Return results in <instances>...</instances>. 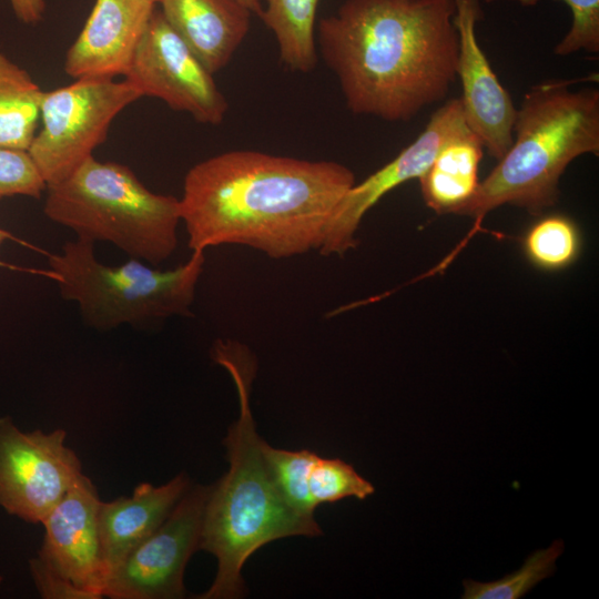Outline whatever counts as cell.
I'll return each instance as SVG.
<instances>
[{
  "label": "cell",
  "instance_id": "obj_12",
  "mask_svg": "<svg viewBox=\"0 0 599 599\" xmlns=\"http://www.w3.org/2000/svg\"><path fill=\"white\" fill-rule=\"evenodd\" d=\"M454 2V24L458 33L456 75L461 83L463 112L484 148L499 160L512 143L517 109L478 43L476 24L483 16L479 0Z\"/></svg>",
  "mask_w": 599,
  "mask_h": 599
},
{
  "label": "cell",
  "instance_id": "obj_25",
  "mask_svg": "<svg viewBox=\"0 0 599 599\" xmlns=\"http://www.w3.org/2000/svg\"><path fill=\"white\" fill-rule=\"evenodd\" d=\"M47 190L28 150L0 146V199L22 195L40 197Z\"/></svg>",
  "mask_w": 599,
  "mask_h": 599
},
{
  "label": "cell",
  "instance_id": "obj_31",
  "mask_svg": "<svg viewBox=\"0 0 599 599\" xmlns=\"http://www.w3.org/2000/svg\"><path fill=\"white\" fill-rule=\"evenodd\" d=\"M2 582V577L0 576V583Z\"/></svg>",
  "mask_w": 599,
  "mask_h": 599
},
{
  "label": "cell",
  "instance_id": "obj_14",
  "mask_svg": "<svg viewBox=\"0 0 599 599\" xmlns=\"http://www.w3.org/2000/svg\"><path fill=\"white\" fill-rule=\"evenodd\" d=\"M156 4L152 0H95L65 54L64 71L75 80L125 77Z\"/></svg>",
  "mask_w": 599,
  "mask_h": 599
},
{
  "label": "cell",
  "instance_id": "obj_22",
  "mask_svg": "<svg viewBox=\"0 0 599 599\" xmlns=\"http://www.w3.org/2000/svg\"><path fill=\"white\" fill-rule=\"evenodd\" d=\"M262 450L271 475L286 502L298 514L314 517L307 478L317 456L314 451L286 450L262 441Z\"/></svg>",
  "mask_w": 599,
  "mask_h": 599
},
{
  "label": "cell",
  "instance_id": "obj_20",
  "mask_svg": "<svg viewBox=\"0 0 599 599\" xmlns=\"http://www.w3.org/2000/svg\"><path fill=\"white\" fill-rule=\"evenodd\" d=\"M582 236L569 216L551 214L539 219L525 233L522 251L527 260L542 271L567 268L580 255Z\"/></svg>",
  "mask_w": 599,
  "mask_h": 599
},
{
  "label": "cell",
  "instance_id": "obj_19",
  "mask_svg": "<svg viewBox=\"0 0 599 599\" xmlns=\"http://www.w3.org/2000/svg\"><path fill=\"white\" fill-rule=\"evenodd\" d=\"M319 0H266L260 17L274 33L282 63L309 72L317 62L315 23Z\"/></svg>",
  "mask_w": 599,
  "mask_h": 599
},
{
  "label": "cell",
  "instance_id": "obj_11",
  "mask_svg": "<svg viewBox=\"0 0 599 599\" xmlns=\"http://www.w3.org/2000/svg\"><path fill=\"white\" fill-rule=\"evenodd\" d=\"M469 132L459 98L448 100L433 113L413 143L345 193L327 224L319 253L344 255L356 247V232L364 215L395 187L419 179L446 143Z\"/></svg>",
  "mask_w": 599,
  "mask_h": 599
},
{
  "label": "cell",
  "instance_id": "obj_16",
  "mask_svg": "<svg viewBox=\"0 0 599 599\" xmlns=\"http://www.w3.org/2000/svg\"><path fill=\"white\" fill-rule=\"evenodd\" d=\"M170 27L212 73L222 70L245 39L252 12L237 0H160Z\"/></svg>",
  "mask_w": 599,
  "mask_h": 599
},
{
  "label": "cell",
  "instance_id": "obj_23",
  "mask_svg": "<svg viewBox=\"0 0 599 599\" xmlns=\"http://www.w3.org/2000/svg\"><path fill=\"white\" fill-rule=\"evenodd\" d=\"M307 489L315 509L325 502L344 498L365 499L375 491L354 467L338 458L316 456L307 478Z\"/></svg>",
  "mask_w": 599,
  "mask_h": 599
},
{
  "label": "cell",
  "instance_id": "obj_24",
  "mask_svg": "<svg viewBox=\"0 0 599 599\" xmlns=\"http://www.w3.org/2000/svg\"><path fill=\"white\" fill-rule=\"evenodd\" d=\"M497 1V0H489ZM516 1L524 7L536 6L541 0H505ZM565 2L571 13L572 23L555 47L557 55L565 57L579 51L595 54L599 52V0H556Z\"/></svg>",
  "mask_w": 599,
  "mask_h": 599
},
{
  "label": "cell",
  "instance_id": "obj_29",
  "mask_svg": "<svg viewBox=\"0 0 599 599\" xmlns=\"http://www.w3.org/2000/svg\"><path fill=\"white\" fill-rule=\"evenodd\" d=\"M10 238H11L10 233H8L6 230L0 227V245Z\"/></svg>",
  "mask_w": 599,
  "mask_h": 599
},
{
  "label": "cell",
  "instance_id": "obj_26",
  "mask_svg": "<svg viewBox=\"0 0 599 599\" xmlns=\"http://www.w3.org/2000/svg\"><path fill=\"white\" fill-rule=\"evenodd\" d=\"M29 570L43 599H100L58 573L38 556L29 560Z\"/></svg>",
  "mask_w": 599,
  "mask_h": 599
},
{
  "label": "cell",
  "instance_id": "obj_5",
  "mask_svg": "<svg viewBox=\"0 0 599 599\" xmlns=\"http://www.w3.org/2000/svg\"><path fill=\"white\" fill-rule=\"evenodd\" d=\"M45 191L44 214L77 238L112 243L151 265L177 246L180 200L150 191L123 164L91 156Z\"/></svg>",
  "mask_w": 599,
  "mask_h": 599
},
{
  "label": "cell",
  "instance_id": "obj_3",
  "mask_svg": "<svg viewBox=\"0 0 599 599\" xmlns=\"http://www.w3.org/2000/svg\"><path fill=\"white\" fill-rule=\"evenodd\" d=\"M214 359L232 375L240 397V416L224 439L229 470L206 500L199 550L212 554L217 571L200 599H236L245 593L242 569L264 545L292 536H318L311 516L295 511L283 498L263 455L250 406L253 363L234 345L215 346Z\"/></svg>",
  "mask_w": 599,
  "mask_h": 599
},
{
  "label": "cell",
  "instance_id": "obj_21",
  "mask_svg": "<svg viewBox=\"0 0 599 599\" xmlns=\"http://www.w3.org/2000/svg\"><path fill=\"white\" fill-rule=\"evenodd\" d=\"M564 551V542L556 540L550 547L531 554L524 566L491 582L464 580L463 599H518L542 579L552 575L556 560Z\"/></svg>",
  "mask_w": 599,
  "mask_h": 599
},
{
  "label": "cell",
  "instance_id": "obj_7",
  "mask_svg": "<svg viewBox=\"0 0 599 599\" xmlns=\"http://www.w3.org/2000/svg\"><path fill=\"white\" fill-rule=\"evenodd\" d=\"M142 97L126 79L114 78L77 79L69 85L44 91L41 128L28 152L47 186L62 181L93 156L113 119Z\"/></svg>",
  "mask_w": 599,
  "mask_h": 599
},
{
  "label": "cell",
  "instance_id": "obj_27",
  "mask_svg": "<svg viewBox=\"0 0 599 599\" xmlns=\"http://www.w3.org/2000/svg\"><path fill=\"white\" fill-rule=\"evenodd\" d=\"M17 18L27 24H34L42 20L44 0H9Z\"/></svg>",
  "mask_w": 599,
  "mask_h": 599
},
{
  "label": "cell",
  "instance_id": "obj_8",
  "mask_svg": "<svg viewBox=\"0 0 599 599\" xmlns=\"http://www.w3.org/2000/svg\"><path fill=\"white\" fill-rule=\"evenodd\" d=\"M67 433L21 430L0 417V507L29 524H41L83 474Z\"/></svg>",
  "mask_w": 599,
  "mask_h": 599
},
{
  "label": "cell",
  "instance_id": "obj_18",
  "mask_svg": "<svg viewBox=\"0 0 599 599\" xmlns=\"http://www.w3.org/2000/svg\"><path fill=\"white\" fill-rule=\"evenodd\" d=\"M43 92L23 68L0 51V146L29 149Z\"/></svg>",
  "mask_w": 599,
  "mask_h": 599
},
{
  "label": "cell",
  "instance_id": "obj_17",
  "mask_svg": "<svg viewBox=\"0 0 599 599\" xmlns=\"http://www.w3.org/2000/svg\"><path fill=\"white\" fill-rule=\"evenodd\" d=\"M483 153L474 132L446 143L418 179L426 205L438 214H459L478 191Z\"/></svg>",
  "mask_w": 599,
  "mask_h": 599
},
{
  "label": "cell",
  "instance_id": "obj_1",
  "mask_svg": "<svg viewBox=\"0 0 599 599\" xmlns=\"http://www.w3.org/2000/svg\"><path fill=\"white\" fill-rule=\"evenodd\" d=\"M356 183L347 166L251 150L193 165L180 200L189 247L232 244L286 258L319 250L338 202Z\"/></svg>",
  "mask_w": 599,
  "mask_h": 599
},
{
  "label": "cell",
  "instance_id": "obj_4",
  "mask_svg": "<svg viewBox=\"0 0 599 599\" xmlns=\"http://www.w3.org/2000/svg\"><path fill=\"white\" fill-rule=\"evenodd\" d=\"M582 79L548 80L525 93L512 126V143L474 199L459 214L475 217L464 241L480 229L487 213L504 204L538 215L559 199V180L583 154L599 155V90L571 89Z\"/></svg>",
  "mask_w": 599,
  "mask_h": 599
},
{
  "label": "cell",
  "instance_id": "obj_30",
  "mask_svg": "<svg viewBox=\"0 0 599 599\" xmlns=\"http://www.w3.org/2000/svg\"><path fill=\"white\" fill-rule=\"evenodd\" d=\"M152 1L155 2V3H159L160 0H152Z\"/></svg>",
  "mask_w": 599,
  "mask_h": 599
},
{
  "label": "cell",
  "instance_id": "obj_28",
  "mask_svg": "<svg viewBox=\"0 0 599 599\" xmlns=\"http://www.w3.org/2000/svg\"><path fill=\"white\" fill-rule=\"evenodd\" d=\"M241 4L246 7L252 13L261 17L263 12V7L260 0H237Z\"/></svg>",
  "mask_w": 599,
  "mask_h": 599
},
{
  "label": "cell",
  "instance_id": "obj_13",
  "mask_svg": "<svg viewBox=\"0 0 599 599\" xmlns=\"http://www.w3.org/2000/svg\"><path fill=\"white\" fill-rule=\"evenodd\" d=\"M101 499L82 474L42 520L44 536L38 557L75 586L103 598V572L98 529Z\"/></svg>",
  "mask_w": 599,
  "mask_h": 599
},
{
  "label": "cell",
  "instance_id": "obj_6",
  "mask_svg": "<svg viewBox=\"0 0 599 599\" xmlns=\"http://www.w3.org/2000/svg\"><path fill=\"white\" fill-rule=\"evenodd\" d=\"M204 262V251H192L185 263L166 271L136 258L110 266L98 260L94 243L82 238L48 257L62 297L75 302L84 321L101 331L189 315Z\"/></svg>",
  "mask_w": 599,
  "mask_h": 599
},
{
  "label": "cell",
  "instance_id": "obj_9",
  "mask_svg": "<svg viewBox=\"0 0 599 599\" xmlns=\"http://www.w3.org/2000/svg\"><path fill=\"white\" fill-rule=\"evenodd\" d=\"M211 486H191L164 521L140 542L106 580L111 599H177L185 596L184 570L199 550Z\"/></svg>",
  "mask_w": 599,
  "mask_h": 599
},
{
  "label": "cell",
  "instance_id": "obj_15",
  "mask_svg": "<svg viewBox=\"0 0 599 599\" xmlns=\"http://www.w3.org/2000/svg\"><path fill=\"white\" fill-rule=\"evenodd\" d=\"M190 487L187 475L180 473L164 485L141 483L130 497L100 501L98 529L105 583L124 558L164 521Z\"/></svg>",
  "mask_w": 599,
  "mask_h": 599
},
{
  "label": "cell",
  "instance_id": "obj_2",
  "mask_svg": "<svg viewBox=\"0 0 599 599\" xmlns=\"http://www.w3.org/2000/svg\"><path fill=\"white\" fill-rule=\"evenodd\" d=\"M454 0H346L321 19L317 43L347 108L409 121L456 81Z\"/></svg>",
  "mask_w": 599,
  "mask_h": 599
},
{
  "label": "cell",
  "instance_id": "obj_10",
  "mask_svg": "<svg viewBox=\"0 0 599 599\" xmlns=\"http://www.w3.org/2000/svg\"><path fill=\"white\" fill-rule=\"evenodd\" d=\"M125 79L142 95L163 100L197 122L220 124L229 103L213 74L170 27L160 8L152 12Z\"/></svg>",
  "mask_w": 599,
  "mask_h": 599
}]
</instances>
